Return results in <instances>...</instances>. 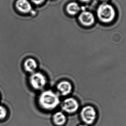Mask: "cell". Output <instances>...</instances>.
I'll use <instances>...</instances> for the list:
<instances>
[{
	"label": "cell",
	"mask_w": 126,
	"mask_h": 126,
	"mask_svg": "<svg viewBox=\"0 0 126 126\" xmlns=\"http://www.w3.org/2000/svg\"><path fill=\"white\" fill-rule=\"evenodd\" d=\"M38 102L42 109L46 111H51L59 105L60 101L56 94L51 90H46L39 95Z\"/></svg>",
	"instance_id": "cell-1"
},
{
	"label": "cell",
	"mask_w": 126,
	"mask_h": 126,
	"mask_svg": "<svg viewBox=\"0 0 126 126\" xmlns=\"http://www.w3.org/2000/svg\"><path fill=\"white\" fill-rule=\"evenodd\" d=\"M97 15L99 20L102 22L108 23L114 20L116 16V12L112 5L104 2L98 7Z\"/></svg>",
	"instance_id": "cell-2"
},
{
	"label": "cell",
	"mask_w": 126,
	"mask_h": 126,
	"mask_svg": "<svg viewBox=\"0 0 126 126\" xmlns=\"http://www.w3.org/2000/svg\"><path fill=\"white\" fill-rule=\"evenodd\" d=\"M80 117L85 125H92L97 118L96 111L92 106H86L81 110Z\"/></svg>",
	"instance_id": "cell-3"
},
{
	"label": "cell",
	"mask_w": 126,
	"mask_h": 126,
	"mask_svg": "<svg viewBox=\"0 0 126 126\" xmlns=\"http://www.w3.org/2000/svg\"><path fill=\"white\" fill-rule=\"evenodd\" d=\"M29 81L32 87L37 90L42 89L46 84L45 77L40 72L32 74L30 78Z\"/></svg>",
	"instance_id": "cell-4"
},
{
	"label": "cell",
	"mask_w": 126,
	"mask_h": 126,
	"mask_svg": "<svg viewBox=\"0 0 126 126\" xmlns=\"http://www.w3.org/2000/svg\"><path fill=\"white\" fill-rule=\"evenodd\" d=\"M79 104L77 101L73 98H68L63 101L62 109L65 112L73 114L76 112L78 109Z\"/></svg>",
	"instance_id": "cell-5"
},
{
	"label": "cell",
	"mask_w": 126,
	"mask_h": 126,
	"mask_svg": "<svg viewBox=\"0 0 126 126\" xmlns=\"http://www.w3.org/2000/svg\"><path fill=\"white\" fill-rule=\"evenodd\" d=\"M80 23L85 26H90L94 24L95 19L93 14L88 11H84L79 16Z\"/></svg>",
	"instance_id": "cell-6"
},
{
	"label": "cell",
	"mask_w": 126,
	"mask_h": 126,
	"mask_svg": "<svg viewBox=\"0 0 126 126\" xmlns=\"http://www.w3.org/2000/svg\"><path fill=\"white\" fill-rule=\"evenodd\" d=\"M16 6L19 11L24 14L30 12L32 8L31 4L28 0H18Z\"/></svg>",
	"instance_id": "cell-7"
},
{
	"label": "cell",
	"mask_w": 126,
	"mask_h": 126,
	"mask_svg": "<svg viewBox=\"0 0 126 126\" xmlns=\"http://www.w3.org/2000/svg\"><path fill=\"white\" fill-rule=\"evenodd\" d=\"M57 89L62 95L65 96L71 92L72 86L71 84L67 81H62L58 84Z\"/></svg>",
	"instance_id": "cell-8"
},
{
	"label": "cell",
	"mask_w": 126,
	"mask_h": 126,
	"mask_svg": "<svg viewBox=\"0 0 126 126\" xmlns=\"http://www.w3.org/2000/svg\"><path fill=\"white\" fill-rule=\"evenodd\" d=\"M52 120L53 123L56 126H63L66 123V117L63 112L58 111L53 115Z\"/></svg>",
	"instance_id": "cell-9"
},
{
	"label": "cell",
	"mask_w": 126,
	"mask_h": 126,
	"mask_svg": "<svg viewBox=\"0 0 126 126\" xmlns=\"http://www.w3.org/2000/svg\"><path fill=\"white\" fill-rule=\"evenodd\" d=\"M24 67L26 71L32 73L37 68V63L33 59L29 58L26 60L24 62Z\"/></svg>",
	"instance_id": "cell-10"
},
{
	"label": "cell",
	"mask_w": 126,
	"mask_h": 126,
	"mask_svg": "<svg viewBox=\"0 0 126 126\" xmlns=\"http://www.w3.org/2000/svg\"><path fill=\"white\" fill-rule=\"evenodd\" d=\"M80 6L78 3L75 2H71L67 5L66 11L71 15H75L80 12Z\"/></svg>",
	"instance_id": "cell-11"
},
{
	"label": "cell",
	"mask_w": 126,
	"mask_h": 126,
	"mask_svg": "<svg viewBox=\"0 0 126 126\" xmlns=\"http://www.w3.org/2000/svg\"><path fill=\"white\" fill-rule=\"evenodd\" d=\"M7 114V109L3 106H0V120L6 118Z\"/></svg>",
	"instance_id": "cell-12"
},
{
	"label": "cell",
	"mask_w": 126,
	"mask_h": 126,
	"mask_svg": "<svg viewBox=\"0 0 126 126\" xmlns=\"http://www.w3.org/2000/svg\"><path fill=\"white\" fill-rule=\"evenodd\" d=\"M33 3L36 4H40L42 3L44 1V0H31Z\"/></svg>",
	"instance_id": "cell-13"
},
{
	"label": "cell",
	"mask_w": 126,
	"mask_h": 126,
	"mask_svg": "<svg viewBox=\"0 0 126 126\" xmlns=\"http://www.w3.org/2000/svg\"><path fill=\"white\" fill-rule=\"evenodd\" d=\"M80 0V1L83 2V3H88L90 1V0Z\"/></svg>",
	"instance_id": "cell-14"
},
{
	"label": "cell",
	"mask_w": 126,
	"mask_h": 126,
	"mask_svg": "<svg viewBox=\"0 0 126 126\" xmlns=\"http://www.w3.org/2000/svg\"><path fill=\"white\" fill-rule=\"evenodd\" d=\"M78 126H88V125H79Z\"/></svg>",
	"instance_id": "cell-15"
},
{
	"label": "cell",
	"mask_w": 126,
	"mask_h": 126,
	"mask_svg": "<svg viewBox=\"0 0 126 126\" xmlns=\"http://www.w3.org/2000/svg\"><path fill=\"white\" fill-rule=\"evenodd\" d=\"M102 0V1H103L105 2V1H107V0Z\"/></svg>",
	"instance_id": "cell-16"
}]
</instances>
